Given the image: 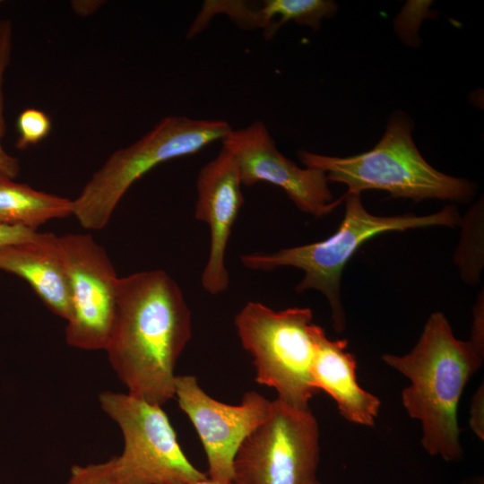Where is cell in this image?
Returning <instances> with one entry per match:
<instances>
[{"label": "cell", "mask_w": 484, "mask_h": 484, "mask_svg": "<svg viewBox=\"0 0 484 484\" xmlns=\"http://www.w3.org/2000/svg\"><path fill=\"white\" fill-rule=\"evenodd\" d=\"M191 337V310L165 271L119 277L105 350L128 393L161 406L173 398L175 367Z\"/></svg>", "instance_id": "obj_1"}, {"label": "cell", "mask_w": 484, "mask_h": 484, "mask_svg": "<svg viewBox=\"0 0 484 484\" xmlns=\"http://www.w3.org/2000/svg\"><path fill=\"white\" fill-rule=\"evenodd\" d=\"M318 424L309 409L272 401L267 419L242 443L234 484H307L316 478Z\"/></svg>", "instance_id": "obj_8"}, {"label": "cell", "mask_w": 484, "mask_h": 484, "mask_svg": "<svg viewBox=\"0 0 484 484\" xmlns=\"http://www.w3.org/2000/svg\"><path fill=\"white\" fill-rule=\"evenodd\" d=\"M382 359L411 381L402 402L421 423L425 450L447 462L460 460L463 451L457 408L468 380L482 364L483 352L470 341L456 339L446 317L435 312L410 353L385 354Z\"/></svg>", "instance_id": "obj_2"}, {"label": "cell", "mask_w": 484, "mask_h": 484, "mask_svg": "<svg viewBox=\"0 0 484 484\" xmlns=\"http://www.w3.org/2000/svg\"><path fill=\"white\" fill-rule=\"evenodd\" d=\"M241 181L235 159L224 148L199 170L194 216L210 229V251L201 283L211 295L227 290L229 275L225 255L233 225L243 205Z\"/></svg>", "instance_id": "obj_12"}, {"label": "cell", "mask_w": 484, "mask_h": 484, "mask_svg": "<svg viewBox=\"0 0 484 484\" xmlns=\"http://www.w3.org/2000/svg\"><path fill=\"white\" fill-rule=\"evenodd\" d=\"M232 130L222 119L169 116L133 144L112 153L73 202V215L87 229H102L130 186L158 165L194 154Z\"/></svg>", "instance_id": "obj_5"}, {"label": "cell", "mask_w": 484, "mask_h": 484, "mask_svg": "<svg viewBox=\"0 0 484 484\" xmlns=\"http://www.w3.org/2000/svg\"><path fill=\"white\" fill-rule=\"evenodd\" d=\"M312 318L308 307L275 311L249 301L234 319L241 345L253 358L255 381L300 409H309L310 399L318 393L312 378Z\"/></svg>", "instance_id": "obj_6"}, {"label": "cell", "mask_w": 484, "mask_h": 484, "mask_svg": "<svg viewBox=\"0 0 484 484\" xmlns=\"http://www.w3.org/2000/svg\"><path fill=\"white\" fill-rule=\"evenodd\" d=\"M412 123L402 112L393 113L383 137L369 151L334 157L299 151L306 168L322 170L328 181L345 184L347 194L382 190L393 198L449 201L473 195L474 185L464 178L444 174L430 166L416 147Z\"/></svg>", "instance_id": "obj_4"}, {"label": "cell", "mask_w": 484, "mask_h": 484, "mask_svg": "<svg viewBox=\"0 0 484 484\" xmlns=\"http://www.w3.org/2000/svg\"><path fill=\"white\" fill-rule=\"evenodd\" d=\"M184 484H234L233 482H220L216 481L213 480H211L210 478L206 477L205 479L195 480L193 482L184 483Z\"/></svg>", "instance_id": "obj_23"}, {"label": "cell", "mask_w": 484, "mask_h": 484, "mask_svg": "<svg viewBox=\"0 0 484 484\" xmlns=\"http://www.w3.org/2000/svg\"><path fill=\"white\" fill-rule=\"evenodd\" d=\"M307 484H321V482L315 478Z\"/></svg>", "instance_id": "obj_24"}, {"label": "cell", "mask_w": 484, "mask_h": 484, "mask_svg": "<svg viewBox=\"0 0 484 484\" xmlns=\"http://www.w3.org/2000/svg\"><path fill=\"white\" fill-rule=\"evenodd\" d=\"M0 271L23 279L52 313L68 321L70 286L58 236L43 232L34 240L0 246Z\"/></svg>", "instance_id": "obj_14"}, {"label": "cell", "mask_w": 484, "mask_h": 484, "mask_svg": "<svg viewBox=\"0 0 484 484\" xmlns=\"http://www.w3.org/2000/svg\"><path fill=\"white\" fill-rule=\"evenodd\" d=\"M345 213L338 229L326 239L273 253H251L240 256L241 264L254 271H273L295 267L304 272L297 293L320 291L327 298L336 332L345 329V314L341 299V279L345 265L368 239L388 231H403L430 226L454 227L462 219L454 207L424 216L403 214L376 216L364 207L360 194H344Z\"/></svg>", "instance_id": "obj_3"}, {"label": "cell", "mask_w": 484, "mask_h": 484, "mask_svg": "<svg viewBox=\"0 0 484 484\" xmlns=\"http://www.w3.org/2000/svg\"><path fill=\"white\" fill-rule=\"evenodd\" d=\"M68 276L71 315L67 344L85 350L106 349L115 316L119 277L105 248L89 234L58 236Z\"/></svg>", "instance_id": "obj_9"}, {"label": "cell", "mask_w": 484, "mask_h": 484, "mask_svg": "<svg viewBox=\"0 0 484 484\" xmlns=\"http://www.w3.org/2000/svg\"><path fill=\"white\" fill-rule=\"evenodd\" d=\"M16 126L19 136L15 146L20 150H24L47 137L51 128V122L46 113L30 108L21 112Z\"/></svg>", "instance_id": "obj_18"}, {"label": "cell", "mask_w": 484, "mask_h": 484, "mask_svg": "<svg viewBox=\"0 0 484 484\" xmlns=\"http://www.w3.org/2000/svg\"><path fill=\"white\" fill-rule=\"evenodd\" d=\"M66 484H125L113 473L108 461L87 465H74Z\"/></svg>", "instance_id": "obj_19"}, {"label": "cell", "mask_w": 484, "mask_h": 484, "mask_svg": "<svg viewBox=\"0 0 484 484\" xmlns=\"http://www.w3.org/2000/svg\"><path fill=\"white\" fill-rule=\"evenodd\" d=\"M99 402L123 435L122 453L108 460L120 481L184 484L208 477L184 454L161 405L113 391L102 392Z\"/></svg>", "instance_id": "obj_7"}, {"label": "cell", "mask_w": 484, "mask_h": 484, "mask_svg": "<svg viewBox=\"0 0 484 484\" xmlns=\"http://www.w3.org/2000/svg\"><path fill=\"white\" fill-rule=\"evenodd\" d=\"M221 143L236 160L242 186H277L298 209L316 217L331 213L344 201V195L333 199L324 171L300 168L285 157L260 120L232 129Z\"/></svg>", "instance_id": "obj_11"}, {"label": "cell", "mask_w": 484, "mask_h": 484, "mask_svg": "<svg viewBox=\"0 0 484 484\" xmlns=\"http://www.w3.org/2000/svg\"><path fill=\"white\" fill-rule=\"evenodd\" d=\"M338 9L331 0H265L258 9L265 33L272 37L286 22L310 27L317 30L324 18L333 16Z\"/></svg>", "instance_id": "obj_16"}, {"label": "cell", "mask_w": 484, "mask_h": 484, "mask_svg": "<svg viewBox=\"0 0 484 484\" xmlns=\"http://www.w3.org/2000/svg\"><path fill=\"white\" fill-rule=\"evenodd\" d=\"M470 341L483 352V305H478L474 311L472 335Z\"/></svg>", "instance_id": "obj_22"}, {"label": "cell", "mask_w": 484, "mask_h": 484, "mask_svg": "<svg viewBox=\"0 0 484 484\" xmlns=\"http://www.w3.org/2000/svg\"><path fill=\"white\" fill-rule=\"evenodd\" d=\"M315 341L312 378L317 391L322 390L336 402L341 414L349 421L373 426L381 406L380 400L360 387L356 377L357 362L346 350L348 341H332L324 330L312 324Z\"/></svg>", "instance_id": "obj_13"}, {"label": "cell", "mask_w": 484, "mask_h": 484, "mask_svg": "<svg viewBox=\"0 0 484 484\" xmlns=\"http://www.w3.org/2000/svg\"><path fill=\"white\" fill-rule=\"evenodd\" d=\"M175 396L202 442L208 478L232 482L236 454L245 439L267 419L272 401L249 391L239 404H226L205 393L193 375L176 376Z\"/></svg>", "instance_id": "obj_10"}, {"label": "cell", "mask_w": 484, "mask_h": 484, "mask_svg": "<svg viewBox=\"0 0 484 484\" xmlns=\"http://www.w3.org/2000/svg\"><path fill=\"white\" fill-rule=\"evenodd\" d=\"M39 235L37 230L25 227L0 225V246L29 242Z\"/></svg>", "instance_id": "obj_20"}, {"label": "cell", "mask_w": 484, "mask_h": 484, "mask_svg": "<svg viewBox=\"0 0 484 484\" xmlns=\"http://www.w3.org/2000/svg\"><path fill=\"white\" fill-rule=\"evenodd\" d=\"M71 199L36 190L0 173V225L33 230L55 219L73 215Z\"/></svg>", "instance_id": "obj_15"}, {"label": "cell", "mask_w": 484, "mask_h": 484, "mask_svg": "<svg viewBox=\"0 0 484 484\" xmlns=\"http://www.w3.org/2000/svg\"><path fill=\"white\" fill-rule=\"evenodd\" d=\"M13 48V30L9 20L0 21V173L14 179L20 173L18 159L10 155L2 145L6 130L4 116V81L10 64Z\"/></svg>", "instance_id": "obj_17"}, {"label": "cell", "mask_w": 484, "mask_h": 484, "mask_svg": "<svg viewBox=\"0 0 484 484\" xmlns=\"http://www.w3.org/2000/svg\"><path fill=\"white\" fill-rule=\"evenodd\" d=\"M484 392L481 385L475 393L471 409L470 425L474 433L484 438Z\"/></svg>", "instance_id": "obj_21"}]
</instances>
